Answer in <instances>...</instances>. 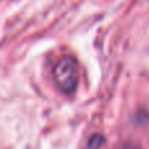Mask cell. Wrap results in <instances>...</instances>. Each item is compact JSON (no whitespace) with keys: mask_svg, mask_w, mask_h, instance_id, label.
Here are the masks:
<instances>
[{"mask_svg":"<svg viewBox=\"0 0 149 149\" xmlns=\"http://www.w3.org/2000/svg\"><path fill=\"white\" fill-rule=\"evenodd\" d=\"M54 77L62 92H73L77 84V65L73 58L63 56L54 68Z\"/></svg>","mask_w":149,"mask_h":149,"instance_id":"obj_1","label":"cell"}]
</instances>
